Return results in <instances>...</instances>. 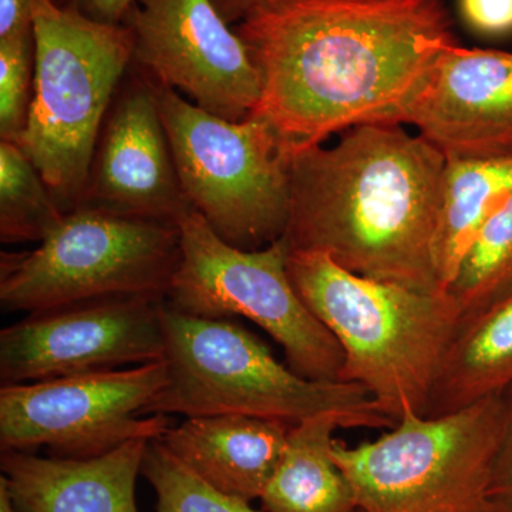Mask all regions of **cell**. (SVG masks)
Here are the masks:
<instances>
[{
  "instance_id": "cell-6",
  "label": "cell",
  "mask_w": 512,
  "mask_h": 512,
  "mask_svg": "<svg viewBox=\"0 0 512 512\" xmlns=\"http://www.w3.org/2000/svg\"><path fill=\"white\" fill-rule=\"evenodd\" d=\"M503 429V397L429 417L404 412L379 439L332 456L352 485L360 512H480Z\"/></svg>"
},
{
  "instance_id": "cell-4",
  "label": "cell",
  "mask_w": 512,
  "mask_h": 512,
  "mask_svg": "<svg viewBox=\"0 0 512 512\" xmlns=\"http://www.w3.org/2000/svg\"><path fill=\"white\" fill-rule=\"evenodd\" d=\"M167 384L146 416L244 414L295 424L333 414L345 429H392L396 420L362 386L298 375L254 333L228 319L163 306Z\"/></svg>"
},
{
  "instance_id": "cell-8",
  "label": "cell",
  "mask_w": 512,
  "mask_h": 512,
  "mask_svg": "<svg viewBox=\"0 0 512 512\" xmlns=\"http://www.w3.org/2000/svg\"><path fill=\"white\" fill-rule=\"evenodd\" d=\"M181 261L175 222L79 207L35 251L2 254L6 312H42L107 296L167 298Z\"/></svg>"
},
{
  "instance_id": "cell-11",
  "label": "cell",
  "mask_w": 512,
  "mask_h": 512,
  "mask_svg": "<svg viewBox=\"0 0 512 512\" xmlns=\"http://www.w3.org/2000/svg\"><path fill=\"white\" fill-rule=\"evenodd\" d=\"M165 298L107 296L29 313L0 332V379L22 384L164 360Z\"/></svg>"
},
{
  "instance_id": "cell-15",
  "label": "cell",
  "mask_w": 512,
  "mask_h": 512,
  "mask_svg": "<svg viewBox=\"0 0 512 512\" xmlns=\"http://www.w3.org/2000/svg\"><path fill=\"white\" fill-rule=\"evenodd\" d=\"M150 441L84 460L2 451L0 466L16 512H138L137 477Z\"/></svg>"
},
{
  "instance_id": "cell-10",
  "label": "cell",
  "mask_w": 512,
  "mask_h": 512,
  "mask_svg": "<svg viewBox=\"0 0 512 512\" xmlns=\"http://www.w3.org/2000/svg\"><path fill=\"white\" fill-rule=\"evenodd\" d=\"M167 384L164 360L107 372L2 384L0 448H49L52 457H99L134 439H160L164 414L146 416Z\"/></svg>"
},
{
  "instance_id": "cell-27",
  "label": "cell",
  "mask_w": 512,
  "mask_h": 512,
  "mask_svg": "<svg viewBox=\"0 0 512 512\" xmlns=\"http://www.w3.org/2000/svg\"><path fill=\"white\" fill-rule=\"evenodd\" d=\"M137 0H64L66 5L79 10L97 22L120 25Z\"/></svg>"
},
{
  "instance_id": "cell-20",
  "label": "cell",
  "mask_w": 512,
  "mask_h": 512,
  "mask_svg": "<svg viewBox=\"0 0 512 512\" xmlns=\"http://www.w3.org/2000/svg\"><path fill=\"white\" fill-rule=\"evenodd\" d=\"M64 212L22 148L0 140V239L6 244L42 242Z\"/></svg>"
},
{
  "instance_id": "cell-19",
  "label": "cell",
  "mask_w": 512,
  "mask_h": 512,
  "mask_svg": "<svg viewBox=\"0 0 512 512\" xmlns=\"http://www.w3.org/2000/svg\"><path fill=\"white\" fill-rule=\"evenodd\" d=\"M512 192V160L446 158L434 262L444 291L468 248Z\"/></svg>"
},
{
  "instance_id": "cell-26",
  "label": "cell",
  "mask_w": 512,
  "mask_h": 512,
  "mask_svg": "<svg viewBox=\"0 0 512 512\" xmlns=\"http://www.w3.org/2000/svg\"><path fill=\"white\" fill-rule=\"evenodd\" d=\"M39 0H0V39L33 32Z\"/></svg>"
},
{
  "instance_id": "cell-5",
  "label": "cell",
  "mask_w": 512,
  "mask_h": 512,
  "mask_svg": "<svg viewBox=\"0 0 512 512\" xmlns=\"http://www.w3.org/2000/svg\"><path fill=\"white\" fill-rule=\"evenodd\" d=\"M35 84L22 148L64 212L82 202L101 127L133 64L126 25L87 18L72 6L39 0Z\"/></svg>"
},
{
  "instance_id": "cell-16",
  "label": "cell",
  "mask_w": 512,
  "mask_h": 512,
  "mask_svg": "<svg viewBox=\"0 0 512 512\" xmlns=\"http://www.w3.org/2000/svg\"><path fill=\"white\" fill-rule=\"evenodd\" d=\"M291 424L244 414L187 417L160 440L201 480L221 493L261 500L281 463Z\"/></svg>"
},
{
  "instance_id": "cell-30",
  "label": "cell",
  "mask_w": 512,
  "mask_h": 512,
  "mask_svg": "<svg viewBox=\"0 0 512 512\" xmlns=\"http://www.w3.org/2000/svg\"><path fill=\"white\" fill-rule=\"evenodd\" d=\"M480 512H512V503L508 501L497 500V498H490L488 503Z\"/></svg>"
},
{
  "instance_id": "cell-2",
  "label": "cell",
  "mask_w": 512,
  "mask_h": 512,
  "mask_svg": "<svg viewBox=\"0 0 512 512\" xmlns=\"http://www.w3.org/2000/svg\"><path fill=\"white\" fill-rule=\"evenodd\" d=\"M446 157L402 124H363L335 147L289 150L291 251H318L352 274L444 291L434 262Z\"/></svg>"
},
{
  "instance_id": "cell-21",
  "label": "cell",
  "mask_w": 512,
  "mask_h": 512,
  "mask_svg": "<svg viewBox=\"0 0 512 512\" xmlns=\"http://www.w3.org/2000/svg\"><path fill=\"white\" fill-rule=\"evenodd\" d=\"M447 292L461 322L512 293V192L468 248Z\"/></svg>"
},
{
  "instance_id": "cell-13",
  "label": "cell",
  "mask_w": 512,
  "mask_h": 512,
  "mask_svg": "<svg viewBox=\"0 0 512 512\" xmlns=\"http://www.w3.org/2000/svg\"><path fill=\"white\" fill-rule=\"evenodd\" d=\"M79 207L168 222L192 210L158 109L156 84L134 64L101 127Z\"/></svg>"
},
{
  "instance_id": "cell-14",
  "label": "cell",
  "mask_w": 512,
  "mask_h": 512,
  "mask_svg": "<svg viewBox=\"0 0 512 512\" xmlns=\"http://www.w3.org/2000/svg\"><path fill=\"white\" fill-rule=\"evenodd\" d=\"M397 124L417 127L446 158L512 160V53L441 40Z\"/></svg>"
},
{
  "instance_id": "cell-17",
  "label": "cell",
  "mask_w": 512,
  "mask_h": 512,
  "mask_svg": "<svg viewBox=\"0 0 512 512\" xmlns=\"http://www.w3.org/2000/svg\"><path fill=\"white\" fill-rule=\"evenodd\" d=\"M512 387V293L460 323L426 416L458 412Z\"/></svg>"
},
{
  "instance_id": "cell-28",
  "label": "cell",
  "mask_w": 512,
  "mask_h": 512,
  "mask_svg": "<svg viewBox=\"0 0 512 512\" xmlns=\"http://www.w3.org/2000/svg\"><path fill=\"white\" fill-rule=\"evenodd\" d=\"M211 2L228 25H234V23L238 25L252 10L264 5L268 0H211Z\"/></svg>"
},
{
  "instance_id": "cell-23",
  "label": "cell",
  "mask_w": 512,
  "mask_h": 512,
  "mask_svg": "<svg viewBox=\"0 0 512 512\" xmlns=\"http://www.w3.org/2000/svg\"><path fill=\"white\" fill-rule=\"evenodd\" d=\"M35 56V30L0 39V140L16 141L28 124Z\"/></svg>"
},
{
  "instance_id": "cell-18",
  "label": "cell",
  "mask_w": 512,
  "mask_h": 512,
  "mask_svg": "<svg viewBox=\"0 0 512 512\" xmlns=\"http://www.w3.org/2000/svg\"><path fill=\"white\" fill-rule=\"evenodd\" d=\"M333 414L292 426L281 463L261 497L265 512H359L352 485L333 460Z\"/></svg>"
},
{
  "instance_id": "cell-9",
  "label": "cell",
  "mask_w": 512,
  "mask_h": 512,
  "mask_svg": "<svg viewBox=\"0 0 512 512\" xmlns=\"http://www.w3.org/2000/svg\"><path fill=\"white\" fill-rule=\"evenodd\" d=\"M175 224L181 261L165 298L168 305L200 318L252 320L282 346L288 366L298 375L340 382L342 349L293 288L291 249L284 237L247 251L218 237L195 210Z\"/></svg>"
},
{
  "instance_id": "cell-31",
  "label": "cell",
  "mask_w": 512,
  "mask_h": 512,
  "mask_svg": "<svg viewBox=\"0 0 512 512\" xmlns=\"http://www.w3.org/2000/svg\"><path fill=\"white\" fill-rule=\"evenodd\" d=\"M360 512V511H359Z\"/></svg>"
},
{
  "instance_id": "cell-24",
  "label": "cell",
  "mask_w": 512,
  "mask_h": 512,
  "mask_svg": "<svg viewBox=\"0 0 512 512\" xmlns=\"http://www.w3.org/2000/svg\"><path fill=\"white\" fill-rule=\"evenodd\" d=\"M460 12L468 28L480 35L512 33V0H460Z\"/></svg>"
},
{
  "instance_id": "cell-29",
  "label": "cell",
  "mask_w": 512,
  "mask_h": 512,
  "mask_svg": "<svg viewBox=\"0 0 512 512\" xmlns=\"http://www.w3.org/2000/svg\"><path fill=\"white\" fill-rule=\"evenodd\" d=\"M0 512H16L12 498L9 495L8 485H6L3 476L0 477Z\"/></svg>"
},
{
  "instance_id": "cell-7",
  "label": "cell",
  "mask_w": 512,
  "mask_h": 512,
  "mask_svg": "<svg viewBox=\"0 0 512 512\" xmlns=\"http://www.w3.org/2000/svg\"><path fill=\"white\" fill-rule=\"evenodd\" d=\"M156 84L157 103L192 210L239 249L284 237L289 220V148L266 121H229Z\"/></svg>"
},
{
  "instance_id": "cell-12",
  "label": "cell",
  "mask_w": 512,
  "mask_h": 512,
  "mask_svg": "<svg viewBox=\"0 0 512 512\" xmlns=\"http://www.w3.org/2000/svg\"><path fill=\"white\" fill-rule=\"evenodd\" d=\"M123 25L133 36L134 66L154 83L222 119L252 116L261 96L258 72L211 0H137Z\"/></svg>"
},
{
  "instance_id": "cell-22",
  "label": "cell",
  "mask_w": 512,
  "mask_h": 512,
  "mask_svg": "<svg viewBox=\"0 0 512 512\" xmlns=\"http://www.w3.org/2000/svg\"><path fill=\"white\" fill-rule=\"evenodd\" d=\"M141 474L156 493V512H265L215 490L173 456L160 439L148 443Z\"/></svg>"
},
{
  "instance_id": "cell-3",
  "label": "cell",
  "mask_w": 512,
  "mask_h": 512,
  "mask_svg": "<svg viewBox=\"0 0 512 512\" xmlns=\"http://www.w3.org/2000/svg\"><path fill=\"white\" fill-rule=\"evenodd\" d=\"M299 298L343 353L340 382L362 386L384 413L426 416L460 313L448 292L427 293L346 271L318 251H291Z\"/></svg>"
},
{
  "instance_id": "cell-1",
  "label": "cell",
  "mask_w": 512,
  "mask_h": 512,
  "mask_svg": "<svg viewBox=\"0 0 512 512\" xmlns=\"http://www.w3.org/2000/svg\"><path fill=\"white\" fill-rule=\"evenodd\" d=\"M453 25L443 0H268L235 26L261 84L252 117L289 150L397 124Z\"/></svg>"
},
{
  "instance_id": "cell-25",
  "label": "cell",
  "mask_w": 512,
  "mask_h": 512,
  "mask_svg": "<svg viewBox=\"0 0 512 512\" xmlns=\"http://www.w3.org/2000/svg\"><path fill=\"white\" fill-rule=\"evenodd\" d=\"M503 429L495 457L490 498L512 503V387L503 394Z\"/></svg>"
}]
</instances>
